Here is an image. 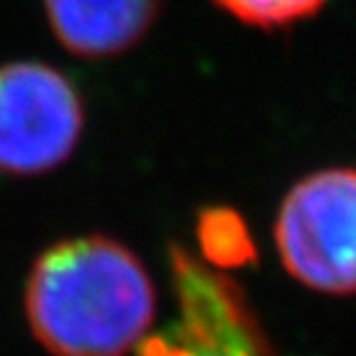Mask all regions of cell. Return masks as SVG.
<instances>
[{"label":"cell","instance_id":"cell-6","mask_svg":"<svg viewBox=\"0 0 356 356\" xmlns=\"http://www.w3.org/2000/svg\"><path fill=\"white\" fill-rule=\"evenodd\" d=\"M233 17L257 28H282L309 17L324 6V0H216Z\"/></svg>","mask_w":356,"mask_h":356},{"label":"cell","instance_id":"cell-4","mask_svg":"<svg viewBox=\"0 0 356 356\" xmlns=\"http://www.w3.org/2000/svg\"><path fill=\"white\" fill-rule=\"evenodd\" d=\"M84 124L77 89L40 62L0 67V171L35 176L72 154Z\"/></svg>","mask_w":356,"mask_h":356},{"label":"cell","instance_id":"cell-5","mask_svg":"<svg viewBox=\"0 0 356 356\" xmlns=\"http://www.w3.org/2000/svg\"><path fill=\"white\" fill-rule=\"evenodd\" d=\"M163 0H44L57 40L79 57H114L136 44Z\"/></svg>","mask_w":356,"mask_h":356},{"label":"cell","instance_id":"cell-1","mask_svg":"<svg viewBox=\"0 0 356 356\" xmlns=\"http://www.w3.org/2000/svg\"><path fill=\"white\" fill-rule=\"evenodd\" d=\"M154 312V284L144 265L104 235L52 245L38 257L25 287L33 334L55 356L139 351Z\"/></svg>","mask_w":356,"mask_h":356},{"label":"cell","instance_id":"cell-2","mask_svg":"<svg viewBox=\"0 0 356 356\" xmlns=\"http://www.w3.org/2000/svg\"><path fill=\"white\" fill-rule=\"evenodd\" d=\"M287 273L322 295L356 292V168H329L289 191L275 225Z\"/></svg>","mask_w":356,"mask_h":356},{"label":"cell","instance_id":"cell-3","mask_svg":"<svg viewBox=\"0 0 356 356\" xmlns=\"http://www.w3.org/2000/svg\"><path fill=\"white\" fill-rule=\"evenodd\" d=\"M176 319L139 356H275L243 289L184 248L171 250Z\"/></svg>","mask_w":356,"mask_h":356}]
</instances>
